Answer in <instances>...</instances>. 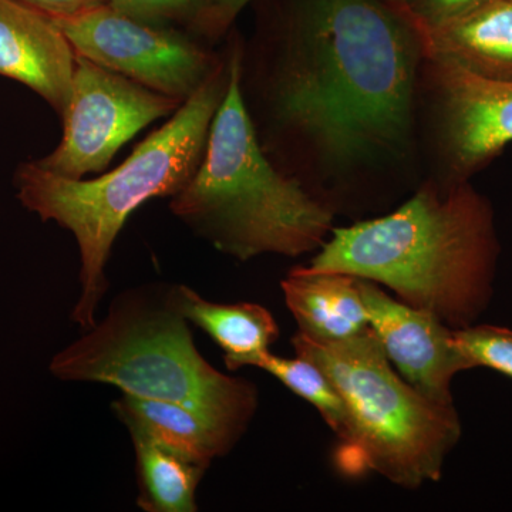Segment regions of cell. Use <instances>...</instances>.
<instances>
[{"label":"cell","instance_id":"1","mask_svg":"<svg viewBox=\"0 0 512 512\" xmlns=\"http://www.w3.org/2000/svg\"><path fill=\"white\" fill-rule=\"evenodd\" d=\"M416 35L377 0H306L276 79V114L320 160L399 156L413 128Z\"/></svg>","mask_w":512,"mask_h":512},{"label":"cell","instance_id":"2","mask_svg":"<svg viewBox=\"0 0 512 512\" xmlns=\"http://www.w3.org/2000/svg\"><path fill=\"white\" fill-rule=\"evenodd\" d=\"M498 252L490 202L467 183L424 185L392 214L333 229L308 268L386 286L456 330L490 305Z\"/></svg>","mask_w":512,"mask_h":512},{"label":"cell","instance_id":"3","mask_svg":"<svg viewBox=\"0 0 512 512\" xmlns=\"http://www.w3.org/2000/svg\"><path fill=\"white\" fill-rule=\"evenodd\" d=\"M227 89V67L218 66L119 167L93 180L63 177L36 161L16 173L19 201L43 221L72 232L80 252V292L72 320L87 330L107 292L106 265L128 217L144 202L171 197L190 183L204 157L212 120Z\"/></svg>","mask_w":512,"mask_h":512},{"label":"cell","instance_id":"4","mask_svg":"<svg viewBox=\"0 0 512 512\" xmlns=\"http://www.w3.org/2000/svg\"><path fill=\"white\" fill-rule=\"evenodd\" d=\"M241 76V52L235 50L204 157L190 183L171 198V211L239 261L315 251L332 229L333 212L269 163L245 107Z\"/></svg>","mask_w":512,"mask_h":512},{"label":"cell","instance_id":"5","mask_svg":"<svg viewBox=\"0 0 512 512\" xmlns=\"http://www.w3.org/2000/svg\"><path fill=\"white\" fill-rule=\"evenodd\" d=\"M63 382L101 383L141 399L181 404L237 444L258 409L255 384L221 373L198 352L168 288L120 293L106 318L53 357Z\"/></svg>","mask_w":512,"mask_h":512},{"label":"cell","instance_id":"6","mask_svg":"<svg viewBox=\"0 0 512 512\" xmlns=\"http://www.w3.org/2000/svg\"><path fill=\"white\" fill-rule=\"evenodd\" d=\"M292 345L328 375L348 406L352 437L339 448L343 470L373 471L409 490L440 480L461 437L456 406L430 402L399 376L372 328L335 343L296 333Z\"/></svg>","mask_w":512,"mask_h":512},{"label":"cell","instance_id":"7","mask_svg":"<svg viewBox=\"0 0 512 512\" xmlns=\"http://www.w3.org/2000/svg\"><path fill=\"white\" fill-rule=\"evenodd\" d=\"M183 103L77 56L72 90L62 114V141L36 163L77 180L100 173L144 127L174 114Z\"/></svg>","mask_w":512,"mask_h":512},{"label":"cell","instance_id":"8","mask_svg":"<svg viewBox=\"0 0 512 512\" xmlns=\"http://www.w3.org/2000/svg\"><path fill=\"white\" fill-rule=\"evenodd\" d=\"M77 56L185 101L220 64L187 37L110 5L55 19Z\"/></svg>","mask_w":512,"mask_h":512},{"label":"cell","instance_id":"9","mask_svg":"<svg viewBox=\"0 0 512 512\" xmlns=\"http://www.w3.org/2000/svg\"><path fill=\"white\" fill-rule=\"evenodd\" d=\"M439 100L441 140L456 183L483 168L512 143V79L427 56Z\"/></svg>","mask_w":512,"mask_h":512},{"label":"cell","instance_id":"10","mask_svg":"<svg viewBox=\"0 0 512 512\" xmlns=\"http://www.w3.org/2000/svg\"><path fill=\"white\" fill-rule=\"evenodd\" d=\"M360 291L370 328L400 376L430 402L454 406V376L473 369L454 329L431 313L392 298L375 282L360 279Z\"/></svg>","mask_w":512,"mask_h":512},{"label":"cell","instance_id":"11","mask_svg":"<svg viewBox=\"0 0 512 512\" xmlns=\"http://www.w3.org/2000/svg\"><path fill=\"white\" fill-rule=\"evenodd\" d=\"M76 52L50 16L0 0V76L25 84L62 116L72 90Z\"/></svg>","mask_w":512,"mask_h":512},{"label":"cell","instance_id":"12","mask_svg":"<svg viewBox=\"0 0 512 512\" xmlns=\"http://www.w3.org/2000/svg\"><path fill=\"white\" fill-rule=\"evenodd\" d=\"M396 10L426 56L450 57L485 76L512 79V0H484L437 25Z\"/></svg>","mask_w":512,"mask_h":512},{"label":"cell","instance_id":"13","mask_svg":"<svg viewBox=\"0 0 512 512\" xmlns=\"http://www.w3.org/2000/svg\"><path fill=\"white\" fill-rule=\"evenodd\" d=\"M281 286L298 333L313 342H342L370 328L357 276L305 266L293 269Z\"/></svg>","mask_w":512,"mask_h":512},{"label":"cell","instance_id":"14","mask_svg":"<svg viewBox=\"0 0 512 512\" xmlns=\"http://www.w3.org/2000/svg\"><path fill=\"white\" fill-rule=\"evenodd\" d=\"M168 296L180 315L217 343L231 372L245 366L258 367L279 338L274 316L258 303L211 302L184 285L168 286Z\"/></svg>","mask_w":512,"mask_h":512},{"label":"cell","instance_id":"15","mask_svg":"<svg viewBox=\"0 0 512 512\" xmlns=\"http://www.w3.org/2000/svg\"><path fill=\"white\" fill-rule=\"evenodd\" d=\"M111 409L127 429L144 431L207 468L215 458L224 457L235 447L204 417L181 404L123 394L111 404Z\"/></svg>","mask_w":512,"mask_h":512},{"label":"cell","instance_id":"16","mask_svg":"<svg viewBox=\"0 0 512 512\" xmlns=\"http://www.w3.org/2000/svg\"><path fill=\"white\" fill-rule=\"evenodd\" d=\"M137 460L138 507L147 512H195L207 467L130 427Z\"/></svg>","mask_w":512,"mask_h":512},{"label":"cell","instance_id":"17","mask_svg":"<svg viewBox=\"0 0 512 512\" xmlns=\"http://www.w3.org/2000/svg\"><path fill=\"white\" fill-rule=\"evenodd\" d=\"M258 367L271 373L289 390L311 403L338 436L340 448L348 446L352 437L348 406L335 384L319 366L305 357L288 359L269 352L262 357Z\"/></svg>","mask_w":512,"mask_h":512},{"label":"cell","instance_id":"18","mask_svg":"<svg viewBox=\"0 0 512 512\" xmlns=\"http://www.w3.org/2000/svg\"><path fill=\"white\" fill-rule=\"evenodd\" d=\"M458 346L471 367H490L512 379V330L474 325L454 330Z\"/></svg>","mask_w":512,"mask_h":512},{"label":"cell","instance_id":"19","mask_svg":"<svg viewBox=\"0 0 512 512\" xmlns=\"http://www.w3.org/2000/svg\"><path fill=\"white\" fill-rule=\"evenodd\" d=\"M107 5L141 22L158 23L194 22L200 12L202 0H106Z\"/></svg>","mask_w":512,"mask_h":512},{"label":"cell","instance_id":"20","mask_svg":"<svg viewBox=\"0 0 512 512\" xmlns=\"http://www.w3.org/2000/svg\"><path fill=\"white\" fill-rule=\"evenodd\" d=\"M484 0H416L394 3L400 12L426 25H437L473 8Z\"/></svg>","mask_w":512,"mask_h":512},{"label":"cell","instance_id":"21","mask_svg":"<svg viewBox=\"0 0 512 512\" xmlns=\"http://www.w3.org/2000/svg\"><path fill=\"white\" fill-rule=\"evenodd\" d=\"M249 2L251 0H202L200 12L191 25L207 36H220Z\"/></svg>","mask_w":512,"mask_h":512},{"label":"cell","instance_id":"22","mask_svg":"<svg viewBox=\"0 0 512 512\" xmlns=\"http://www.w3.org/2000/svg\"><path fill=\"white\" fill-rule=\"evenodd\" d=\"M53 19L70 18L107 3L106 0H16Z\"/></svg>","mask_w":512,"mask_h":512}]
</instances>
